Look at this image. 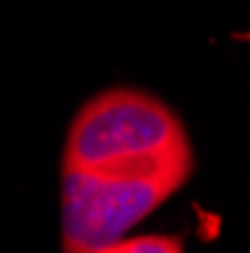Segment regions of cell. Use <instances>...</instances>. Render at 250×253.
Listing matches in <instances>:
<instances>
[{
    "label": "cell",
    "mask_w": 250,
    "mask_h": 253,
    "mask_svg": "<svg viewBox=\"0 0 250 253\" xmlns=\"http://www.w3.org/2000/svg\"><path fill=\"white\" fill-rule=\"evenodd\" d=\"M190 175V136L163 100L133 87L97 93L67 133L60 166L64 253H87L124 238Z\"/></svg>",
    "instance_id": "1"
},
{
    "label": "cell",
    "mask_w": 250,
    "mask_h": 253,
    "mask_svg": "<svg viewBox=\"0 0 250 253\" xmlns=\"http://www.w3.org/2000/svg\"><path fill=\"white\" fill-rule=\"evenodd\" d=\"M87 253H184V244L175 235H124Z\"/></svg>",
    "instance_id": "2"
}]
</instances>
